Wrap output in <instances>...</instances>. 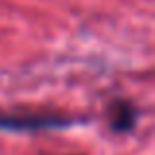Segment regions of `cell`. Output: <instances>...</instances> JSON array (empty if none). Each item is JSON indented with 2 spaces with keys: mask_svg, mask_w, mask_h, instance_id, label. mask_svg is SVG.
Here are the masks:
<instances>
[{
  "mask_svg": "<svg viewBox=\"0 0 155 155\" xmlns=\"http://www.w3.org/2000/svg\"><path fill=\"white\" fill-rule=\"evenodd\" d=\"M79 124L77 116H69L63 112L51 110H14L6 112L0 110V132H14V134H38L51 132V130H67Z\"/></svg>",
  "mask_w": 155,
  "mask_h": 155,
  "instance_id": "cell-1",
  "label": "cell"
},
{
  "mask_svg": "<svg viewBox=\"0 0 155 155\" xmlns=\"http://www.w3.org/2000/svg\"><path fill=\"white\" fill-rule=\"evenodd\" d=\"M137 108L130 100H112L108 108V126L114 134H128L137 124Z\"/></svg>",
  "mask_w": 155,
  "mask_h": 155,
  "instance_id": "cell-2",
  "label": "cell"
}]
</instances>
